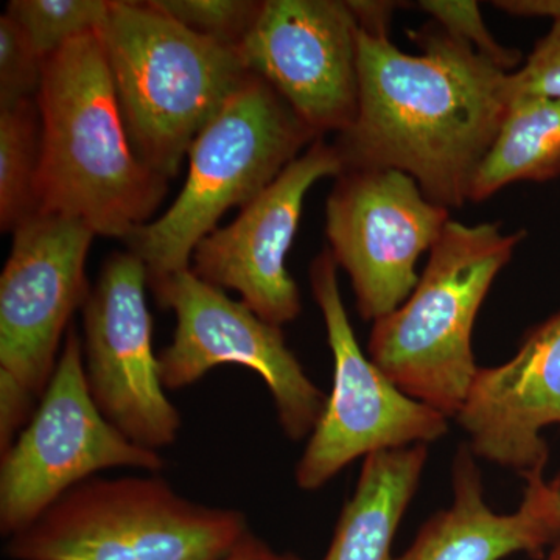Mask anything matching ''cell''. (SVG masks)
<instances>
[{"label": "cell", "mask_w": 560, "mask_h": 560, "mask_svg": "<svg viewBox=\"0 0 560 560\" xmlns=\"http://www.w3.org/2000/svg\"><path fill=\"white\" fill-rule=\"evenodd\" d=\"M149 285L158 304L176 315L173 340L158 355L165 389L194 385L220 364H241L257 372L270 389L283 433L291 441L311 436L329 396L305 374L282 327L261 319L191 270Z\"/></svg>", "instance_id": "9c48e42d"}, {"label": "cell", "mask_w": 560, "mask_h": 560, "mask_svg": "<svg viewBox=\"0 0 560 560\" xmlns=\"http://www.w3.org/2000/svg\"><path fill=\"white\" fill-rule=\"evenodd\" d=\"M342 171L335 145L316 139L270 187L242 208L237 219L198 243L190 270L210 285L237 291L243 304L267 323L282 327L296 319L301 293L287 270V254L313 184L327 176L337 178Z\"/></svg>", "instance_id": "5bb4252c"}, {"label": "cell", "mask_w": 560, "mask_h": 560, "mask_svg": "<svg viewBox=\"0 0 560 560\" xmlns=\"http://www.w3.org/2000/svg\"><path fill=\"white\" fill-rule=\"evenodd\" d=\"M547 560H560L559 558H556V556L548 555Z\"/></svg>", "instance_id": "83f0119b"}, {"label": "cell", "mask_w": 560, "mask_h": 560, "mask_svg": "<svg viewBox=\"0 0 560 560\" xmlns=\"http://www.w3.org/2000/svg\"><path fill=\"white\" fill-rule=\"evenodd\" d=\"M110 5L113 0H11L7 14L46 60L70 40L97 32L108 20Z\"/></svg>", "instance_id": "ffe728a7"}, {"label": "cell", "mask_w": 560, "mask_h": 560, "mask_svg": "<svg viewBox=\"0 0 560 560\" xmlns=\"http://www.w3.org/2000/svg\"><path fill=\"white\" fill-rule=\"evenodd\" d=\"M36 102V213L79 220L95 235L124 241L150 223L168 179L132 149L97 32L46 58Z\"/></svg>", "instance_id": "7a4b0ae2"}, {"label": "cell", "mask_w": 560, "mask_h": 560, "mask_svg": "<svg viewBox=\"0 0 560 560\" xmlns=\"http://www.w3.org/2000/svg\"><path fill=\"white\" fill-rule=\"evenodd\" d=\"M249 533L245 514L184 499L150 477L88 480L7 539L13 560H223Z\"/></svg>", "instance_id": "8992f818"}, {"label": "cell", "mask_w": 560, "mask_h": 560, "mask_svg": "<svg viewBox=\"0 0 560 560\" xmlns=\"http://www.w3.org/2000/svg\"><path fill=\"white\" fill-rule=\"evenodd\" d=\"M319 138L267 81L249 73L191 142L186 183L171 208L125 241L149 282L190 270L191 254L221 217L256 200Z\"/></svg>", "instance_id": "5b68a950"}, {"label": "cell", "mask_w": 560, "mask_h": 560, "mask_svg": "<svg viewBox=\"0 0 560 560\" xmlns=\"http://www.w3.org/2000/svg\"><path fill=\"white\" fill-rule=\"evenodd\" d=\"M456 420L477 458L544 474L550 452L540 431L560 425V312L534 327L500 366L480 368Z\"/></svg>", "instance_id": "9a60e30c"}, {"label": "cell", "mask_w": 560, "mask_h": 560, "mask_svg": "<svg viewBox=\"0 0 560 560\" xmlns=\"http://www.w3.org/2000/svg\"><path fill=\"white\" fill-rule=\"evenodd\" d=\"M145 265L116 253L103 265L83 305L84 371L98 410L132 444L160 452L175 444L179 411L162 385L147 305Z\"/></svg>", "instance_id": "7c38bea8"}, {"label": "cell", "mask_w": 560, "mask_h": 560, "mask_svg": "<svg viewBox=\"0 0 560 560\" xmlns=\"http://www.w3.org/2000/svg\"><path fill=\"white\" fill-rule=\"evenodd\" d=\"M40 114L36 98L0 106V230L13 232L36 213Z\"/></svg>", "instance_id": "d6986e66"}, {"label": "cell", "mask_w": 560, "mask_h": 560, "mask_svg": "<svg viewBox=\"0 0 560 560\" xmlns=\"http://www.w3.org/2000/svg\"><path fill=\"white\" fill-rule=\"evenodd\" d=\"M510 101L522 95L560 98V22L537 40L525 65L508 79Z\"/></svg>", "instance_id": "cb8c5ba5"}, {"label": "cell", "mask_w": 560, "mask_h": 560, "mask_svg": "<svg viewBox=\"0 0 560 560\" xmlns=\"http://www.w3.org/2000/svg\"><path fill=\"white\" fill-rule=\"evenodd\" d=\"M427 459L429 445L366 456L323 560L393 559L390 545L419 488Z\"/></svg>", "instance_id": "e0dca14e"}, {"label": "cell", "mask_w": 560, "mask_h": 560, "mask_svg": "<svg viewBox=\"0 0 560 560\" xmlns=\"http://www.w3.org/2000/svg\"><path fill=\"white\" fill-rule=\"evenodd\" d=\"M548 488H550L552 503H555L556 515H558V521L560 525V475L555 478L551 482H548ZM550 555L556 556V558L560 559V536L558 541L552 545Z\"/></svg>", "instance_id": "4316f807"}, {"label": "cell", "mask_w": 560, "mask_h": 560, "mask_svg": "<svg viewBox=\"0 0 560 560\" xmlns=\"http://www.w3.org/2000/svg\"><path fill=\"white\" fill-rule=\"evenodd\" d=\"M153 5L198 35L237 50L261 10L254 0H151Z\"/></svg>", "instance_id": "44dd1931"}, {"label": "cell", "mask_w": 560, "mask_h": 560, "mask_svg": "<svg viewBox=\"0 0 560 560\" xmlns=\"http://www.w3.org/2000/svg\"><path fill=\"white\" fill-rule=\"evenodd\" d=\"M335 179L326 206L329 250L348 271L361 318L375 323L411 296L419 257L440 242L451 212L394 168H355Z\"/></svg>", "instance_id": "30bf717a"}, {"label": "cell", "mask_w": 560, "mask_h": 560, "mask_svg": "<svg viewBox=\"0 0 560 560\" xmlns=\"http://www.w3.org/2000/svg\"><path fill=\"white\" fill-rule=\"evenodd\" d=\"M95 232L68 217L33 213L13 231L0 276V382L40 400L60 345L91 287L88 253Z\"/></svg>", "instance_id": "8fae6325"}, {"label": "cell", "mask_w": 560, "mask_h": 560, "mask_svg": "<svg viewBox=\"0 0 560 560\" xmlns=\"http://www.w3.org/2000/svg\"><path fill=\"white\" fill-rule=\"evenodd\" d=\"M44 58L9 14L0 18V106L38 97Z\"/></svg>", "instance_id": "603a6c76"}, {"label": "cell", "mask_w": 560, "mask_h": 560, "mask_svg": "<svg viewBox=\"0 0 560 560\" xmlns=\"http://www.w3.org/2000/svg\"><path fill=\"white\" fill-rule=\"evenodd\" d=\"M116 467L156 474L164 459L132 444L98 410L88 388L83 345L70 324L46 393L0 455V533L16 536L70 489Z\"/></svg>", "instance_id": "52a82bcc"}, {"label": "cell", "mask_w": 560, "mask_h": 560, "mask_svg": "<svg viewBox=\"0 0 560 560\" xmlns=\"http://www.w3.org/2000/svg\"><path fill=\"white\" fill-rule=\"evenodd\" d=\"M97 33L132 149L151 171L175 178L249 70L237 50L189 31L151 0H113Z\"/></svg>", "instance_id": "3957f363"}, {"label": "cell", "mask_w": 560, "mask_h": 560, "mask_svg": "<svg viewBox=\"0 0 560 560\" xmlns=\"http://www.w3.org/2000/svg\"><path fill=\"white\" fill-rule=\"evenodd\" d=\"M469 445L453 460V501L420 528L399 558L390 560H501L514 552L539 558L560 536L555 503L544 474L526 477L521 508L497 514L485 500L481 471Z\"/></svg>", "instance_id": "2e32d148"}, {"label": "cell", "mask_w": 560, "mask_h": 560, "mask_svg": "<svg viewBox=\"0 0 560 560\" xmlns=\"http://www.w3.org/2000/svg\"><path fill=\"white\" fill-rule=\"evenodd\" d=\"M418 9L430 14L453 38L469 44L506 72H515L521 65V51L501 46L493 38L482 21L480 3L475 0H420Z\"/></svg>", "instance_id": "7402d4cb"}, {"label": "cell", "mask_w": 560, "mask_h": 560, "mask_svg": "<svg viewBox=\"0 0 560 560\" xmlns=\"http://www.w3.org/2000/svg\"><path fill=\"white\" fill-rule=\"evenodd\" d=\"M243 65L323 138L359 114V22L348 0H265L237 49Z\"/></svg>", "instance_id": "4fadbf2b"}, {"label": "cell", "mask_w": 560, "mask_h": 560, "mask_svg": "<svg viewBox=\"0 0 560 560\" xmlns=\"http://www.w3.org/2000/svg\"><path fill=\"white\" fill-rule=\"evenodd\" d=\"M525 237L523 230L504 234L499 223L451 220L411 296L372 327L371 360L397 388L456 418L480 370L471 350L475 319Z\"/></svg>", "instance_id": "277c9868"}, {"label": "cell", "mask_w": 560, "mask_h": 560, "mask_svg": "<svg viewBox=\"0 0 560 560\" xmlns=\"http://www.w3.org/2000/svg\"><path fill=\"white\" fill-rule=\"evenodd\" d=\"M311 283L335 370L326 410L294 471L302 490L323 488L361 456L429 445L448 431L447 416L397 388L364 355L342 304L338 265L329 249L312 261Z\"/></svg>", "instance_id": "ba28073f"}, {"label": "cell", "mask_w": 560, "mask_h": 560, "mask_svg": "<svg viewBox=\"0 0 560 560\" xmlns=\"http://www.w3.org/2000/svg\"><path fill=\"white\" fill-rule=\"evenodd\" d=\"M359 22V114L335 149L345 171L394 168L442 208H463L510 106V72L431 21L389 39L399 3L349 0ZM342 171V172H345Z\"/></svg>", "instance_id": "6da1fadb"}, {"label": "cell", "mask_w": 560, "mask_h": 560, "mask_svg": "<svg viewBox=\"0 0 560 560\" xmlns=\"http://www.w3.org/2000/svg\"><path fill=\"white\" fill-rule=\"evenodd\" d=\"M559 176L560 98L522 95L510 101L471 184L470 201L488 200L514 183H547Z\"/></svg>", "instance_id": "ac0fdd59"}, {"label": "cell", "mask_w": 560, "mask_h": 560, "mask_svg": "<svg viewBox=\"0 0 560 560\" xmlns=\"http://www.w3.org/2000/svg\"><path fill=\"white\" fill-rule=\"evenodd\" d=\"M223 560H304L291 552H278L253 533L246 534Z\"/></svg>", "instance_id": "484cf974"}, {"label": "cell", "mask_w": 560, "mask_h": 560, "mask_svg": "<svg viewBox=\"0 0 560 560\" xmlns=\"http://www.w3.org/2000/svg\"><path fill=\"white\" fill-rule=\"evenodd\" d=\"M495 9L517 18H550L560 22V0H495Z\"/></svg>", "instance_id": "d4e9b609"}]
</instances>
